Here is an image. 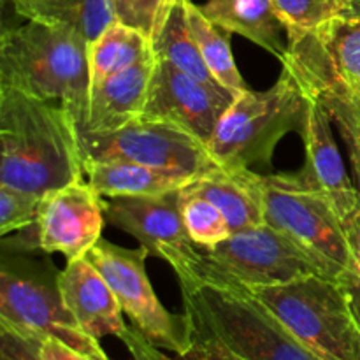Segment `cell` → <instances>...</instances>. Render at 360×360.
<instances>
[{"label":"cell","mask_w":360,"mask_h":360,"mask_svg":"<svg viewBox=\"0 0 360 360\" xmlns=\"http://www.w3.org/2000/svg\"><path fill=\"white\" fill-rule=\"evenodd\" d=\"M0 185L46 195L83 179L72 116L55 102L0 86Z\"/></svg>","instance_id":"1"},{"label":"cell","mask_w":360,"mask_h":360,"mask_svg":"<svg viewBox=\"0 0 360 360\" xmlns=\"http://www.w3.org/2000/svg\"><path fill=\"white\" fill-rule=\"evenodd\" d=\"M88 42L63 27L28 21L0 37V86L55 102L86 125L91 77Z\"/></svg>","instance_id":"2"},{"label":"cell","mask_w":360,"mask_h":360,"mask_svg":"<svg viewBox=\"0 0 360 360\" xmlns=\"http://www.w3.org/2000/svg\"><path fill=\"white\" fill-rule=\"evenodd\" d=\"M179 285L193 329L243 360H320L246 288L211 280Z\"/></svg>","instance_id":"3"},{"label":"cell","mask_w":360,"mask_h":360,"mask_svg":"<svg viewBox=\"0 0 360 360\" xmlns=\"http://www.w3.org/2000/svg\"><path fill=\"white\" fill-rule=\"evenodd\" d=\"M308 95L294 72L283 65L280 77L262 91L236 95L207 144L211 158L224 171L269 167L278 143L288 132L301 134Z\"/></svg>","instance_id":"4"},{"label":"cell","mask_w":360,"mask_h":360,"mask_svg":"<svg viewBox=\"0 0 360 360\" xmlns=\"http://www.w3.org/2000/svg\"><path fill=\"white\" fill-rule=\"evenodd\" d=\"M252 292L320 360H360V322L343 281L306 274Z\"/></svg>","instance_id":"5"},{"label":"cell","mask_w":360,"mask_h":360,"mask_svg":"<svg viewBox=\"0 0 360 360\" xmlns=\"http://www.w3.org/2000/svg\"><path fill=\"white\" fill-rule=\"evenodd\" d=\"M0 323L32 338H51L77 352L109 359L101 341L76 322L60 288V271L49 260L2 252Z\"/></svg>","instance_id":"6"},{"label":"cell","mask_w":360,"mask_h":360,"mask_svg":"<svg viewBox=\"0 0 360 360\" xmlns=\"http://www.w3.org/2000/svg\"><path fill=\"white\" fill-rule=\"evenodd\" d=\"M306 274H326L341 281L345 278L336 264L262 224L232 232L231 238L214 248L202 250V260L193 281L211 280L253 290L288 283Z\"/></svg>","instance_id":"7"},{"label":"cell","mask_w":360,"mask_h":360,"mask_svg":"<svg viewBox=\"0 0 360 360\" xmlns=\"http://www.w3.org/2000/svg\"><path fill=\"white\" fill-rule=\"evenodd\" d=\"M250 179L267 225L336 264L345 276L350 273L352 253L343 220L320 190L308 185L299 171L259 174L250 169Z\"/></svg>","instance_id":"8"},{"label":"cell","mask_w":360,"mask_h":360,"mask_svg":"<svg viewBox=\"0 0 360 360\" xmlns=\"http://www.w3.org/2000/svg\"><path fill=\"white\" fill-rule=\"evenodd\" d=\"M148 257L143 246L123 248L102 238L86 253V259L112 288L132 326L151 345L183 357L193 347L192 316L186 311L181 315L167 311L158 301L146 273Z\"/></svg>","instance_id":"9"},{"label":"cell","mask_w":360,"mask_h":360,"mask_svg":"<svg viewBox=\"0 0 360 360\" xmlns=\"http://www.w3.org/2000/svg\"><path fill=\"white\" fill-rule=\"evenodd\" d=\"M83 162H130L160 171L200 178L218 164L200 141L190 134L153 120L139 118L104 132L77 130Z\"/></svg>","instance_id":"10"},{"label":"cell","mask_w":360,"mask_h":360,"mask_svg":"<svg viewBox=\"0 0 360 360\" xmlns=\"http://www.w3.org/2000/svg\"><path fill=\"white\" fill-rule=\"evenodd\" d=\"M179 190L162 195L108 199L104 213L105 221L129 232L148 255L165 260L179 283H188L195 280L202 252L193 245L183 224Z\"/></svg>","instance_id":"11"},{"label":"cell","mask_w":360,"mask_h":360,"mask_svg":"<svg viewBox=\"0 0 360 360\" xmlns=\"http://www.w3.org/2000/svg\"><path fill=\"white\" fill-rule=\"evenodd\" d=\"M236 94L211 86L157 58L143 118L167 123L207 148Z\"/></svg>","instance_id":"12"},{"label":"cell","mask_w":360,"mask_h":360,"mask_svg":"<svg viewBox=\"0 0 360 360\" xmlns=\"http://www.w3.org/2000/svg\"><path fill=\"white\" fill-rule=\"evenodd\" d=\"M104 199L83 179L42 197L34 227L41 252L60 253L65 260L86 257L102 238Z\"/></svg>","instance_id":"13"},{"label":"cell","mask_w":360,"mask_h":360,"mask_svg":"<svg viewBox=\"0 0 360 360\" xmlns=\"http://www.w3.org/2000/svg\"><path fill=\"white\" fill-rule=\"evenodd\" d=\"M281 65L306 76L338 81L360 95V18L345 16L301 34L287 35Z\"/></svg>","instance_id":"14"},{"label":"cell","mask_w":360,"mask_h":360,"mask_svg":"<svg viewBox=\"0 0 360 360\" xmlns=\"http://www.w3.org/2000/svg\"><path fill=\"white\" fill-rule=\"evenodd\" d=\"M306 95L308 108L304 125L299 134L304 143V165L299 172L308 185L320 190L330 200L345 224L360 207V190L352 183L340 148L334 141L329 111L315 94L306 90Z\"/></svg>","instance_id":"15"},{"label":"cell","mask_w":360,"mask_h":360,"mask_svg":"<svg viewBox=\"0 0 360 360\" xmlns=\"http://www.w3.org/2000/svg\"><path fill=\"white\" fill-rule=\"evenodd\" d=\"M60 288L67 308L84 333L97 341L108 336L122 340L129 327L123 322L122 306L101 271L86 257L67 262L65 269L60 271Z\"/></svg>","instance_id":"16"},{"label":"cell","mask_w":360,"mask_h":360,"mask_svg":"<svg viewBox=\"0 0 360 360\" xmlns=\"http://www.w3.org/2000/svg\"><path fill=\"white\" fill-rule=\"evenodd\" d=\"M155 65L157 55L91 86L86 125L79 130L104 132L143 118Z\"/></svg>","instance_id":"17"},{"label":"cell","mask_w":360,"mask_h":360,"mask_svg":"<svg viewBox=\"0 0 360 360\" xmlns=\"http://www.w3.org/2000/svg\"><path fill=\"white\" fill-rule=\"evenodd\" d=\"M200 9L214 25L255 42L280 62L287 55L285 25L273 0H207Z\"/></svg>","instance_id":"18"},{"label":"cell","mask_w":360,"mask_h":360,"mask_svg":"<svg viewBox=\"0 0 360 360\" xmlns=\"http://www.w3.org/2000/svg\"><path fill=\"white\" fill-rule=\"evenodd\" d=\"M181 192L202 197L221 211L232 232L245 231L266 224L260 197L250 179V169L229 172L224 169L193 179Z\"/></svg>","instance_id":"19"},{"label":"cell","mask_w":360,"mask_h":360,"mask_svg":"<svg viewBox=\"0 0 360 360\" xmlns=\"http://www.w3.org/2000/svg\"><path fill=\"white\" fill-rule=\"evenodd\" d=\"M84 174L102 197H148L179 190L193 181L188 176L130 162H86Z\"/></svg>","instance_id":"20"},{"label":"cell","mask_w":360,"mask_h":360,"mask_svg":"<svg viewBox=\"0 0 360 360\" xmlns=\"http://www.w3.org/2000/svg\"><path fill=\"white\" fill-rule=\"evenodd\" d=\"M13 4L28 21L69 28L88 44L116 21L109 0H13Z\"/></svg>","instance_id":"21"},{"label":"cell","mask_w":360,"mask_h":360,"mask_svg":"<svg viewBox=\"0 0 360 360\" xmlns=\"http://www.w3.org/2000/svg\"><path fill=\"white\" fill-rule=\"evenodd\" d=\"M153 55V41L146 34L115 21L88 46L91 86Z\"/></svg>","instance_id":"22"},{"label":"cell","mask_w":360,"mask_h":360,"mask_svg":"<svg viewBox=\"0 0 360 360\" xmlns=\"http://www.w3.org/2000/svg\"><path fill=\"white\" fill-rule=\"evenodd\" d=\"M153 51L158 60L171 63L181 72L188 74L202 83L211 84V86H221L214 79L211 70L207 69L206 62L197 48V42L190 34L185 0H176L172 4L160 30L153 39Z\"/></svg>","instance_id":"23"},{"label":"cell","mask_w":360,"mask_h":360,"mask_svg":"<svg viewBox=\"0 0 360 360\" xmlns=\"http://www.w3.org/2000/svg\"><path fill=\"white\" fill-rule=\"evenodd\" d=\"M185 7L190 34L197 42V48L214 79L236 95L248 90L238 65H236L234 56H232L231 39H229L231 32L214 25L192 0H185Z\"/></svg>","instance_id":"24"},{"label":"cell","mask_w":360,"mask_h":360,"mask_svg":"<svg viewBox=\"0 0 360 360\" xmlns=\"http://www.w3.org/2000/svg\"><path fill=\"white\" fill-rule=\"evenodd\" d=\"M294 74L306 90L315 94L322 101L333 122L338 125V130L347 144L348 157L354 165L355 179H357L360 190V95L350 91L338 81L327 79V77Z\"/></svg>","instance_id":"25"},{"label":"cell","mask_w":360,"mask_h":360,"mask_svg":"<svg viewBox=\"0 0 360 360\" xmlns=\"http://www.w3.org/2000/svg\"><path fill=\"white\" fill-rule=\"evenodd\" d=\"M179 193H181L183 224L197 248L206 252L231 238V225L214 204L202 197L185 195L181 190Z\"/></svg>","instance_id":"26"},{"label":"cell","mask_w":360,"mask_h":360,"mask_svg":"<svg viewBox=\"0 0 360 360\" xmlns=\"http://www.w3.org/2000/svg\"><path fill=\"white\" fill-rule=\"evenodd\" d=\"M285 25V34L315 30L336 18L354 16L350 0H273Z\"/></svg>","instance_id":"27"},{"label":"cell","mask_w":360,"mask_h":360,"mask_svg":"<svg viewBox=\"0 0 360 360\" xmlns=\"http://www.w3.org/2000/svg\"><path fill=\"white\" fill-rule=\"evenodd\" d=\"M176 0H109L116 21L143 32L153 41Z\"/></svg>","instance_id":"28"},{"label":"cell","mask_w":360,"mask_h":360,"mask_svg":"<svg viewBox=\"0 0 360 360\" xmlns=\"http://www.w3.org/2000/svg\"><path fill=\"white\" fill-rule=\"evenodd\" d=\"M44 195L0 185V236L23 231L37 221Z\"/></svg>","instance_id":"29"},{"label":"cell","mask_w":360,"mask_h":360,"mask_svg":"<svg viewBox=\"0 0 360 360\" xmlns=\"http://www.w3.org/2000/svg\"><path fill=\"white\" fill-rule=\"evenodd\" d=\"M343 225L352 253L350 273L345 276L343 285L347 287L348 294H350L352 304H354V309L360 322V207Z\"/></svg>","instance_id":"30"},{"label":"cell","mask_w":360,"mask_h":360,"mask_svg":"<svg viewBox=\"0 0 360 360\" xmlns=\"http://www.w3.org/2000/svg\"><path fill=\"white\" fill-rule=\"evenodd\" d=\"M0 360H44L41 357V340L0 323Z\"/></svg>","instance_id":"31"},{"label":"cell","mask_w":360,"mask_h":360,"mask_svg":"<svg viewBox=\"0 0 360 360\" xmlns=\"http://www.w3.org/2000/svg\"><path fill=\"white\" fill-rule=\"evenodd\" d=\"M178 360H243L231 350L218 343L214 338L207 336V334L199 333L193 329V347L183 357H178Z\"/></svg>","instance_id":"32"},{"label":"cell","mask_w":360,"mask_h":360,"mask_svg":"<svg viewBox=\"0 0 360 360\" xmlns=\"http://www.w3.org/2000/svg\"><path fill=\"white\" fill-rule=\"evenodd\" d=\"M120 341H122L127 347V350L130 352L132 360H172L169 359L167 355L162 354L160 348L151 345L134 326L127 327L125 334H123Z\"/></svg>","instance_id":"33"},{"label":"cell","mask_w":360,"mask_h":360,"mask_svg":"<svg viewBox=\"0 0 360 360\" xmlns=\"http://www.w3.org/2000/svg\"><path fill=\"white\" fill-rule=\"evenodd\" d=\"M41 357L44 360H111L91 357V355L74 350V348L51 340V338H42L41 340Z\"/></svg>","instance_id":"34"},{"label":"cell","mask_w":360,"mask_h":360,"mask_svg":"<svg viewBox=\"0 0 360 360\" xmlns=\"http://www.w3.org/2000/svg\"><path fill=\"white\" fill-rule=\"evenodd\" d=\"M350 2H352V13H354V16L360 18V0H350Z\"/></svg>","instance_id":"35"}]
</instances>
